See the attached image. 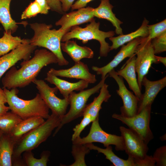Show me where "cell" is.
Listing matches in <instances>:
<instances>
[{"label":"cell","mask_w":166,"mask_h":166,"mask_svg":"<svg viewBox=\"0 0 166 166\" xmlns=\"http://www.w3.org/2000/svg\"><path fill=\"white\" fill-rule=\"evenodd\" d=\"M58 60L53 53L46 49H35L34 57L24 60L18 69L14 66L6 72L2 79L3 88L10 90L22 88L33 83L45 66L57 64Z\"/></svg>","instance_id":"6da1fadb"},{"label":"cell","mask_w":166,"mask_h":166,"mask_svg":"<svg viewBox=\"0 0 166 166\" xmlns=\"http://www.w3.org/2000/svg\"><path fill=\"white\" fill-rule=\"evenodd\" d=\"M30 26L34 31L33 37L30 39V44L44 48L53 53L57 59L59 65H68L69 62L62 54L61 43L63 36L70 30L51 29L52 25L45 23L34 22L30 23Z\"/></svg>","instance_id":"7a4b0ae2"},{"label":"cell","mask_w":166,"mask_h":166,"mask_svg":"<svg viewBox=\"0 0 166 166\" xmlns=\"http://www.w3.org/2000/svg\"><path fill=\"white\" fill-rule=\"evenodd\" d=\"M3 89L10 110L22 120L35 117L47 119L49 116V109L39 93L33 99L27 100L18 96V91L17 88L9 90L3 88Z\"/></svg>","instance_id":"3957f363"},{"label":"cell","mask_w":166,"mask_h":166,"mask_svg":"<svg viewBox=\"0 0 166 166\" xmlns=\"http://www.w3.org/2000/svg\"><path fill=\"white\" fill-rule=\"evenodd\" d=\"M46 119L41 125L24 135L17 142L13 156L18 158L22 153L37 148L46 140L61 122V119L53 113Z\"/></svg>","instance_id":"277c9868"},{"label":"cell","mask_w":166,"mask_h":166,"mask_svg":"<svg viewBox=\"0 0 166 166\" xmlns=\"http://www.w3.org/2000/svg\"><path fill=\"white\" fill-rule=\"evenodd\" d=\"M89 22L84 28L78 26L72 27L70 30L63 36L61 42H64L72 39L76 38L81 40L82 43L85 44L90 40H96L100 44V56L106 57L110 51V46L106 42L105 39L113 37L115 32L112 30L105 32L100 30V23L96 22L94 18Z\"/></svg>","instance_id":"5b68a950"},{"label":"cell","mask_w":166,"mask_h":166,"mask_svg":"<svg viewBox=\"0 0 166 166\" xmlns=\"http://www.w3.org/2000/svg\"><path fill=\"white\" fill-rule=\"evenodd\" d=\"M108 76V74L101 79L98 84L92 88L83 90L77 93L73 91L70 94L68 97L70 105L69 109L61 119L60 124L56 128L53 136H55L65 124L83 116L89 99L92 95L99 93Z\"/></svg>","instance_id":"8992f818"},{"label":"cell","mask_w":166,"mask_h":166,"mask_svg":"<svg viewBox=\"0 0 166 166\" xmlns=\"http://www.w3.org/2000/svg\"><path fill=\"white\" fill-rule=\"evenodd\" d=\"M151 105L146 106L132 117H126L116 113L113 114L112 117L127 125L148 144L154 137L150 127Z\"/></svg>","instance_id":"52a82bcc"},{"label":"cell","mask_w":166,"mask_h":166,"mask_svg":"<svg viewBox=\"0 0 166 166\" xmlns=\"http://www.w3.org/2000/svg\"><path fill=\"white\" fill-rule=\"evenodd\" d=\"M99 116L92 122L88 135L82 138L80 137L72 141L73 144H86L98 142L102 144L105 147L113 145L117 151H124V141L122 137L108 133L101 127Z\"/></svg>","instance_id":"ba28073f"},{"label":"cell","mask_w":166,"mask_h":166,"mask_svg":"<svg viewBox=\"0 0 166 166\" xmlns=\"http://www.w3.org/2000/svg\"><path fill=\"white\" fill-rule=\"evenodd\" d=\"M151 40L147 37L142 38L141 42L135 51V54L136 55L135 68L138 76V84L141 90L142 80L148 73L152 64L159 63L155 57V54Z\"/></svg>","instance_id":"9c48e42d"},{"label":"cell","mask_w":166,"mask_h":166,"mask_svg":"<svg viewBox=\"0 0 166 166\" xmlns=\"http://www.w3.org/2000/svg\"><path fill=\"white\" fill-rule=\"evenodd\" d=\"M38 90L47 106L52 112L61 119L66 113L69 105L68 98L61 99L58 97L55 94L58 89L50 87L44 80L36 79L33 82Z\"/></svg>","instance_id":"30bf717a"},{"label":"cell","mask_w":166,"mask_h":166,"mask_svg":"<svg viewBox=\"0 0 166 166\" xmlns=\"http://www.w3.org/2000/svg\"><path fill=\"white\" fill-rule=\"evenodd\" d=\"M108 75L114 79L118 85V89L116 92L123 102V106L120 108L121 114L126 117H131L137 114L140 99L127 89L123 78L117 74L114 69L110 71Z\"/></svg>","instance_id":"8fae6325"},{"label":"cell","mask_w":166,"mask_h":166,"mask_svg":"<svg viewBox=\"0 0 166 166\" xmlns=\"http://www.w3.org/2000/svg\"><path fill=\"white\" fill-rule=\"evenodd\" d=\"M119 129L124 141V150L128 156L137 160L145 158L148 156V144L130 128L121 126Z\"/></svg>","instance_id":"7c38bea8"},{"label":"cell","mask_w":166,"mask_h":166,"mask_svg":"<svg viewBox=\"0 0 166 166\" xmlns=\"http://www.w3.org/2000/svg\"><path fill=\"white\" fill-rule=\"evenodd\" d=\"M37 47L30 42V39L10 52L0 57V79L4 74L18 61L29 59Z\"/></svg>","instance_id":"4fadbf2b"},{"label":"cell","mask_w":166,"mask_h":166,"mask_svg":"<svg viewBox=\"0 0 166 166\" xmlns=\"http://www.w3.org/2000/svg\"><path fill=\"white\" fill-rule=\"evenodd\" d=\"M142 38L139 37L128 42L126 45H123L113 59L106 65L101 67L93 66L92 69L97 75H101V78L105 77L109 73L119 65L127 57H130L135 54L138 45L140 43Z\"/></svg>","instance_id":"5bb4252c"},{"label":"cell","mask_w":166,"mask_h":166,"mask_svg":"<svg viewBox=\"0 0 166 166\" xmlns=\"http://www.w3.org/2000/svg\"><path fill=\"white\" fill-rule=\"evenodd\" d=\"M93 8L90 6L77 9L63 14L55 23L62 30H70L72 27L90 22L94 18Z\"/></svg>","instance_id":"9a60e30c"},{"label":"cell","mask_w":166,"mask_h":166,"mask_svg":"<svg viewBox=\"0 0 166 166\" xmlns=\"http://www.w3.org/2000/svg\"><path fill=\"white\" fill-rule=\"evenodd\" d=\"M48 72L57 77L83 80L89 84H94L97 81L95 75L90 72L87 65L81 61L75 62L68 69L57 70L52 68Z\"/></svg>","instance_id":"2e32d148"},{"label":"cell","mask_w":166,"mask_h":166,"mask_svg":"<svg viewBox=\"0 0 166 166\" xmlns=\"http://www.w3.org/2000/svg\"><path fill=\"white\" fill-rule=\"evenodd\" d=\"M142 86L145 89L138 105L137 113L145 107L152 105L159 93L166 86V77L158 80L152 81L144 76L142 81Z\"/></svg>","instance_id":"e0dca14e"},{"label":"cell","mask_w":166,"mask_h":166,"mask_svg":"<svg viewBox=\"0 0 166 166\" xmlns=\"http://www.w3.org/2000/svg\"><path fill=\"white\" fill-rule=\"evenodd\" d=\"M45 80L50 84H53L58 89L64 98H68L70 94L74 91H81L88 86L89 83L86 81L80 80L72 83L59 78L48 72Z\"/></svg>","instance_id":"ac0fdd59"},{"label":"cell","mask_w":166,"mask_h":166,"mask_svg":"<svg viewBox=\"0 0 166 166\" xmlns=\"http://www.w3.org/2000/svg\"><path fill=\"white\" fill-rule=\"evenodd\" d=\"M136 54L129 57L123 68L116 71L117 75L124 78L128 84L129 88L140 99L142 94L138 84L135 66Z\"/></svg>","instance_id":"d6986e66"},{"label":"cell","mask_w":166,"mask_h":166,"mask_svg":"<svg viewBox=\"0 0 166 166\" xmlns=\"http://www.w3.org/2000/svg\"><path fill=\"white\" fill-rule=\"evenodd\" d=\"M113 6L109 0H102L99 6L94 8L93 14L94 17L106 19L110 22L115 27V33L118 35L123 34L121 25L123 22L117 18L112 11Z\"/></svg>","instance_id":"ffe728a7"},{"label":"cell","mask_w":166,"mask_h":166,"mask_svg":"<svg viewBox=\"0 0 166 166\" xmlns=\"http://www.w3.org/2000/svg\"><path fill=\"white\" fill-rule=\"evenodd\" d=\"M61 50L66 53L75 63L83 58H92L94 56V52L90 48L80 46L76 41L69 40L61 42Z\"/></svg>","instance_id":"44dd1931"},{"label":"cell","mask_w":166,"mask_h":166,"mask_svg":"<svg viewBox=\"0 0 166 166\" xmlns=\"http://www.w3.org/2000/svg\"><path fill=\"white\" fill-rule=\"evenodd\" d=\"M149 22L147 19L144 18L141 26L134 31L127 34H123L109 38L110 40L112 42V45L110 46V50L116 49L136 38L147 37L148 35V26Z\"/></svg>","instance_id":"7402d4cb"},{"label":"cell","mask_w":166,"mask_h":166,"mask_svg":"<svg viewBox=\"0 0 166 166\" xmlns=\"http://www.w3.org/2000/svg\"><path fill=\"white\" fill-rule=\"evenodd\" d=\"M12 0H0V23L5 31L14 33L17 31L18 25L26 27L28 23L26 21L17 22L12 18L10 12V6Z\"/></svg>","instance_id":"603a6c76"},{"label":"cell","mask_w":166,"mask_h":166,"mask_svg":"<svg viewBox=\"0 0 166 166\" xmlns=\"http://www.w3.org/2000/svg\"><path fill=\"white\" fill-rule=\"evenodd\" d=\"M41 117H35L22 120L8 133L16 143L24 135L39 126L45 122Z\"/></svg>","instance_id":"cb8c5ba5"},{"label":"cell","mask_w":166,"mask_h":166,"mask_svg":"<svg viewBox=\"0 0 166 166\" xmlns=\"http://www.w3.org/2000/svg\"><path fill=\"white\" fill-rule=\"evenodd\" d=\"M108 86L105 83L104 84L100 89L99 95L94 98L92 102L87 105L83 115L85 114L89 115L93 121L99 116V112L102 109V103L107 102L111 97L108 89Z\"/></svg>","instance_id":"d4e9b609"},{"label":"cell","mask_w":166,"mask_h":166,"mask_svg":"<svg viewBox=\"0 0 166 166\" xmlns=\"http://www.w3.org/2000/svg\"><path fill=\"white\" fill-rule=\"evenodd\" d=\"M91 150L97 151L98 153H102L105 156V158L110 161L115 166H137L135 159L128 156L127 160L122 159L115 155L112 150L111 146L109 145L105 148H101L95 145L93 143L86 144Z\"/></svg>","instance_id":"484cf974"},{"label":"cell","mask_w":166,"mask_h":166,"mask_svg":"<svg viewBox=\"0 0 166 166\" xmlns=\"http://www.w3.org/2000/svg\"><path fill=\"white\" fill-rule=\"evenodd\" d=\"M16 142L8 133L0 136V166H11L14 147Z\"/></svg>","instance_id":"4316f807"},{"label":"cell","mask_w":166,"mask_h":166,"mask_svg":"<svg viewBox=\"0 0 166 166\" xmlns=\"http://www.w3.org/2000/svg\"><path fill=\"white\" fill-rule=\"evenodd\" d=\"M26 39H21L18 36H14L11 33L4 31L0 38V53L3 55L14 49L24 42Z\"/></svg>","instance_id":"83f0119b"},{"label":"cell","mask_w":166,"mask_h":166,"mask_svg":"<svg viewBox=\"0 0 166 166\" xmlns=\"http://www.w3.org/2000/svg\"><path fill=\"white\" fill-rule=\"evenodd\" d=\"M22 120L15 113L7 112L0 116V129L3 132L9 133Z\"/></svg>","instance_id":"f1b7e54d"},{"label":"cell","mask_w":166,"mask_h":166,"mask_svg":"<svg viewBox=\"0 0 166 166\" xmlns=\"http://www.w3.org/2000/svg\"><path fill=\"white\" fill-rule=\"evenodd\" d=\"M90 150L86 144H73L71 153L75 160L70 166H86L85 156Z\"/></svg>","instance_id":"f546056e"},{"label":"cell","mask_w":166,"mask_h":166,"mask_svg":"<svg viewBox=\"0 0 166 166\" xmlns=\"http://www.w3.org/2000/svg\"><path fill=\"white\" fill-rule=\"evenodd\" d=\"M24 159L28 166H46L49 160L50 152L49 151H44L42 153L41 158L39 159L35 158L31 151L25 152Z\"/></svg>","instance_id":"4dcf8cb0"},{"label":"cell","mask_w":166,"mask_h":166,"mask_svg":"<svg viewBox=\"0 0 166 166\" xmlns=\"http://www.w3.org/2000/svg\"><path fill=\"white\" fill-rule=\"evenodd\" d=\"M148 35L147 37L152 40L166 32V19L156 24L148 26Z\"/></svg>","instance_id":"1f68e13d"},{"label":"cell","mask_w":166,"mask_h":166,"mask_svg":"<svg viewBox=\"0 0 166 166\" xmlns=\"http://www.w3.org/2000/svg\"><path fill=\"white\" fill-rule=\"evenodd\" d=\"M152 46L155 54L166 51V32L151 40Z\"/></svg>","instance_id":"d6a6232c"},{"label":"cell","mask_w":166,"mask_h":166,"mask_svg":"<svg viewBox=\"0 0 166 166\" xmlns=\"http://www.w3.org/2000/svg\"><path fill=\"white\" fill-rule=\"evenodd\" d=\"M42 10L39 4L35 1L31 2L22 13L21 19L30 18L41 14Z\"/></svg>","instance_id":"836d02e7"},{"label":"cell","mask_w":166,"mask_h":166,"mask_svg":"<svg viewBox=\"0 0 166 166\" xmlns=\"http://www.w3.org/2000/svg\"><path fill=\"white\" fill-rule=\"evenodd\" d=\"M83 118L81 122L76 125L73 129V133L72 135L71 140L73 141L80 137V135L85 128L93 121L91 118L87 115L83 116Z\"/></svg>","instance_id":"e575fe53"},{"label":"cell","mask_w":166,"mask_h":166,"mask_svg":"<svg viewBox=\"0 0 166 166\" xmlns=\"http://www.w3.org/2000/svg\"><path fill=\"white\" fill-rule=\"evenodd\" d=\"M155 160V165L165 166L166 165V146L164 145L157 148L152 156Z\"/></svg>","instance_id":"d590c367"},{"label":"cell","mask_w":166,"mask_h":166,"mask_svg":"<svg viewBox=\"0 0 166 166\" xmlns=\"http://www.w3.org/2000/svg\"><path fill=\"white\" fill-rule=\"evenodd\" d=\"M50 10L60 14H63L65 13L62 9L61 3L60 0H46Z\"/></svg>","instance_id":"8d00e7d4"},{"label":"cell","mask_w":166,"mask_h":166,"mask_svg":"<svg viewBox=\"0 0 166 166\" xmlns=\"http://www.w3.org/2000/svg\"><path fill=\"white\" fill-rule=\"evenodd\" d=\"M93 0H77L71 7L72 10L85 7L89 2Z\"/></svg>","instance_id":"74e56055"},{"label":"cell","mask_w":166,"mask_h":166,"mask_svg":"<svg viewBox=\"0 0 166 166\" xmlns=\"http://www.w3.org/2000/svg\"><path fill=\"white\" fill-rule=\"evenodd\" d=\"M40 5L41 8V14H48L50 8L46 0H35Z\"/></svg>","instance_id":"f35d334b"},{"label":"cell","mask_w":166,"mask_h":166,"mask_svg":"<svg viewBox=\"0 0 166 166\" xmlns=\"http://www.w3.org/2000/svg\"><path fill=\"white\" fill-rule=\"evenodd\" d=\"M74 1L75 0H60L63 11L65 13L69 11Z\"/></svg>","instance_id":"ab89813d"},{"label":"cell","mask_w":166,"mask_h":166,"mask_svg":"<svg viewBox=\"0 0 166 166\" xmlns=\"http://www.w3.org/2000/svg\"><path fill=\"white\" fill-rule=\"evenodd\" d=\"M7 103L6 96L3 89L0 87V105H5Z\"/></svg>","instance_id":"60d3db41"},{"label":"cell","mask_w":166,"mask_h":166,"mask_svg":"<svg viewBox=\"0 0 166 166\" xmlns=\"http://www.w3.org/2000/svg\"><path fill=\"white\" fill-rule=\"evenodd\" d=\"M10 110L8 106L5 105H0V116L4 114Z\"/></svg>","instance_id":"b9f144b4"},{"label":"cell","mask_w":166,"mask_h":166,"mask_svg":"<svg viewBox=\"0 0 166 166\" xmlns=\"http://www.w3.org/2000/svg\"><path fill=\"white\" fill-rule=\"evenodd\" d=\"M155 57L159 62H161L165 66H166V57L157 56L155 55Z\"/></svg>","instance_id":"7bdbcfd3"},{"label":"cell","mask_w":166,"mask_h":166,"mask_svg":"<svg viewBox=\"0 0 166 166\" xmlns=\"http://www.w3.org/2000/svg\"><path fill=\"white\" fill-rule=\"evenodd\" d=\"M3 132L0 129V136Z\"/></svg>","instance_id":"ee69618b"},{"label":"cell","mask_w":166,"mask_h":166,"mask_svg":"<svg viewBox=\"0 0 166 166\" xmlns=\"http://www.w3.org/2000/svg\"><path fill=\"white\" fill-rule=\"evenodd\" d=\"M2 30L1 28L0 27V31Z\"/></svg>","instance_id":"f6af8a7d"},{"label":"cell","mask_w":166,"mask_h":166,"mask_svg":"<svg viewBox=\"0 0 166 166\" xmlns=\"http://www.w3.org/2000/svg\"><path fill=\"white\" fill-rule=\"evenodd\" d=\"M1 56V54H0V57Z\"/></svg>","instance_id":"bcb514c9"}]
</instances>
